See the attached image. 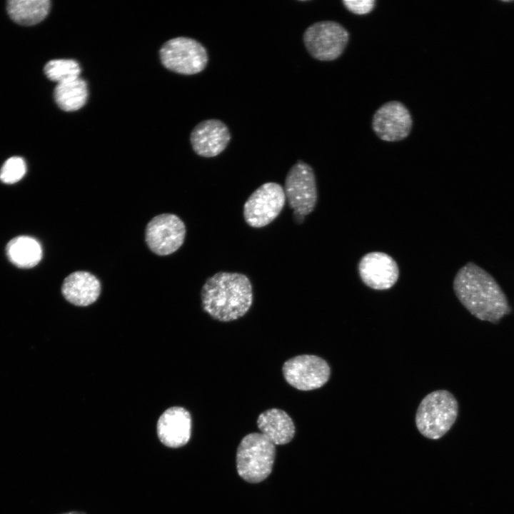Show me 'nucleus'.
I'll return each instance as SVG.
<instances>
[{"mask_svg":"<svg viewBox=\"0 0 514 514\" xmlns=\"http://www.w3.org/2000/svg\"><path fill=\"white\" fill-rule=\"evenodd\" d=\"M358 273L362 281L375 290H387L397 282L399 268L388 254L373 251L364 255L358 263Z\"/></svg>","mask_w":514,"mask_h":514,"instance_id":"obj_12","label":"nucleus"},{"mask_svg":"<svg viewBox=\"0 0 514 514\" xmlns=\"http://www.w3.org/2000/svg\"><path fill=\"white\" fill-rule=\"evenodd\" d=\"M230 140L228 128L218 119H207L198 123L190 135L194 152L206 158L220 154L227 147Z\"/></svg>","mask_w":514,"mask_h":514,"instance_id":"obj_13","label":"nucleus"},{"mask_svg":"<svg viewBox=\"0 0 514 514\" xmlns=\"http://www.w3.org/2000/svg\"><path fill=\"white\" fill-rule=\"evenodd\" d=\"M61 514H86L85 512L83 511H70Z\"/></svg>","mask_w":514,"mask_h":514,"instance_id":"obj_23","label":"nucleus"},{"mask_svg":"<svg viewBox=\"0 0 514 514\" xmlns=\"http://www.w3.org/2000/svg\"><path fill=\"white\" fill-rule=\"evenodd\" d=\"M303 39L312 57L328 61L343 54L349 41V33L338 22L321 21L309 26L303 33Z\"/></svg>","mask_w":514,"mask_h":514,"instance_id":"obj_6","label":"nucleus"},{"mask_svg":"<svg viewBox=\"0 0 514 514\" xmlns=\"http://www.w3.org/2000/svg\"><path fill=\"white\" fill-rule=\"evenodd\" d=\"M159 54L167 69L184 75L202 71L208 61L206 48L196 39L185 36L169 39L163 44Z\"/></svg>","mask_w":514,"mask_h":514,"instance_id":"obj_5","label":"nucleus"},{"mask_svg":"<svg viewBox=\"0 0 514 514\" xmlns=\"http://www.w3.org/2000/svg\"><path fill=\"white\" fill-rule=\"evenodd\" d=\"M275 445L261 433H251L241 440L236 451V469L244 480L257 483L271 473Z\"/></svg>","mask_w":514,"mask_h":514,"instance_id":"obj_4","label":"nucleus"},{"mask_svg":"<svg viewBox=\"0 0 514 514\" xmlns=\"http://www.w3.org/2000/svg\"><path fill=\"white\" fill-rule=\"evenodd\" d=\"M285 202L284 189L280 184L265 183L255 190L245 202V221L253 228L264 227L280 214Z\"/></svg>","mask_w":514,"mask_h":514,"instance_id":"obj_8","label":"nucleus"},{"mask_svg":"<svg viewBox=\"0 0 514 514\" xmlns=\"http://www.w3.org/2000/svg\"><path fill=\"white\" fill-rule=\"evenodd\" d=\"M286 381L303 391L319 388L328 381L331 368L322 358L310 354L296 356L286 361L282 366Z\"/></svg>","mask_w":514,"mask_h":514,"instance_id":"obj_9","label":"nucleus"},{"mask_svg":"<svg viewBox=\"0 0 514 514\" xmlns=\"http://www.w3.org/2000/svg\"><path fill=\"white\" fill-rule=\"evenodd\" d=\"M453 290L464 307L480 320L496 323L510 313L507 298L498 283L472 262L457 272Z\"/></svg>","mask_w":514,"mask_h":514,"instance_id":"obj_1","label":"nucleus"},{"mask_svg":"<svg viewBox=\"0 0 514 514\" xmlns=\"http://www.w3.org/2000/svg\"><path fill=\"white\" fill-rule=\"evenodd\" d=\"M44 73L51 81L60 84L79 78L81 67L74 59H54L46 63Z\"/></svg>","mask_w":514,"mask_h":514,"instance_id":"obj_20","label":"nucleus"},{"mask_svg":"<svg viewBox=\"0 0 514 514\" xmlns=\"http://www.w3.org/2000/svg\"><path fill=\"white\" fill-rule=\"evenodd\" d=\"M344 6L351 12L363 15L370 13L374 8V0H344L342 1Z\"/></svg>","mask_w":514,"mask_h":514,"instance_id":"obj_22","label":"nucleus"},{"mask_svg":"<svg viewBox=\"0 0 514 514\" xmlns=\"http://www.w3.org/2000/svg\"><path fill=\"white\" fill-rule=\"evenodd\" d=\"M186 233V226L178 216L173 213H162L154 216L147 223L145 241L153 253L167 256L182 246Z\"/></svg>","mask_w":514,"mask_h":514,"instance_id":"obj_10","label":"nucleus"},{"mask_svg":"<svg viewBox=\"0 0 514 514\" xmlns=\"http://www.w3.org/2000/svg\"><path fill=\"white\" fill-rule=\"evenodd\" d=\"M201 298L203 311L212 318L234 321L243 316L252 305L251 283L243 273L218 272L204 283Z\"/></svg>","mask_w":514,"mask_h":514,"instance_id":"obj_2","label":"nucleus"},{"mask_svg":"<svg viewBox=\"0 0 514 514\" xmlns=\"http://www.w3.org/2000/svg\"><path fill=\"white\" fill-rule=\"evenodd\" d=\"M99 279L89 272L78 271L65 278L61 286L64 298L76 306H87L94 303L101 293Z\"/></svg>","mask_w":514,"mask_h":514,"instance_id":"obj_15","label":"nucleus"},{"mask_svg":"<svg viewBox=\"0 0 514 514\" xmlns=\"http://www.w3.org/2000/svg\"><path fill=\"white\" fill-rule=\"evenodd\" d=\"M458 403L445 390L428 394L420 402L415 415V424L425 438L437 440L452 427L458 415Z\"/></svg>","mask_w":514,"mask_h":514,"instance_id":"obj_3","label":"nucleus"},{"mask_svg":"<svg viewBox=\"0 0 514 514\" xmlns=\"http://www.w3.org/2000/svg\"><path fill=\"white\" fill-rule=\"evenodd\" d=\"M413 125L411 114L401 102L391 101L381 106L372 119V128L385 141L395 142L405 138Z\"/></svg>","mask_w":514,"mask_h":514,"instance_id":"obj_11","label":"nucleus"},{"mask_svg":"<svg viewBox=\"0 0 514 514\" xmlns=\"http://www.w3.org/2000/svg\"><path fill=\"white\" fill-rule=\"evenodd\" d=\"M51 7L49 0H11L7 2V11L17 24L31 26L44 20Z\"/></svg>","mask_w":514,"mask_h":514,"instance_id":"obj_18","label":"nucleus"},{"mask_svg":"<svg viewBox=\"0 0 514 514\" xmlns=\"http://www.w3.org/2000/svg\"><path fill=\"white\" fill-rule=\"evenodd\" d=\"M191 416L183 407L173 406L166 410L156 424L157 435L162 444L171 448L185 445L191 435Z\"/></svg>","mask_w":514,"mask_h":514,"instance_id":"obj_14","label":"nucleus"},{"mask_svg":"<svg viewBox=\"0 0 514 514\" xmlns=\"http://www.w3.org/2000/svg\"><path fill=\"white\" fill-rule=\"evenodd\" d=\"M284 192L291 208L300 216L311 213L318 199L314 171L301 161L288 171L285 179Z\"/></svg>","mask_w":514,"mask_h":514,"instance_id":"obj_7","label":"nucleus"},{"mask_svg":"<svg viewBox=\"0 0 514 514\" xmlns=\"http://www.w3.org/2000/svg\"><path fill=\"white\" fill-rule=\"evenodd\" d=\"M26 165L24 160L19 156L8 158L0 170V180L4 183H14L25 175Z\"/></svg>","mask_w":514,"mask_h":514,"instance_id":"obj_21","label":"nucleus"},{"mask_svg":"<svg viewBox=\"0 0 514 514\" xmlns=\"http://www.w3.org/2000/svg\"><path fill=\"white\" fill-rule=\"evenodd\" d=\"M9 260L16 266L29 268L36 266L42 257L39 243L27 236H19L11 239L6 248Z\"/></svg>","mask_w":514,"mask_h":514,"instance_id":"obj_17","label":"nucleus"},{"mask_svg":"<svg viewBox=\"0 0 514 514\" xmlns=\"http://www.w3.org/2000/svg\"><path fill=\"white\" fill-rule=\"evenodd\" d=\"M258 429L273 445L289 443L296 433L295 425L290 415L279 408H270L258 417Z\"/></svg>","mask_w":514,"mask_h":514,"instance_id":"obj_16","label":"nucleus"},{"mask_svg":"<svg viewBox=\"0 0 514 514\" xmlns=\"http://www.w3.org/2000/svg\"><path fill=\"white\" fill-rule=\"evenodd\" d=\"M86 82L79 77L57 84L54 98L58 106L64 111H74L82 108L88 99Z\"/></svg>","mask_w":514,"mask_h":514,"instance_id":"obj_19","label":"nucleus"}]
</instances>
